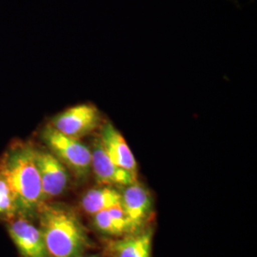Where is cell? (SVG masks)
<instances>
[{"label":"cell","mask_w":257,"mask_h":257,"mask_svg":"<svg viewBox=\"0 0 257 257\" xmlns=\"http://www.w3.org/2000/svg\"><path fill=\"white\" fill-rule=\"evenodd\" d=\"M0 174L9 185L19 214L26 218L37 215L43 196L36 147L30 143H15L0 159Z\"/></svg>","instance_id":"6da1fadb"},{"label":"cell","mask_w":257,"mask_h":257,"mask_svg":"<svg viewBox=\"0 0 257 257\" xmlns=\"http://www.w3.org/2000/svg\"><path fill=\"white\" fill-rule=\"evenodd\" d=\"M37 215L49 256L82 255L90 241L82 223L71 208L62 204L43 203Z\"/></svg>","instance_id":"7a4b0ae2"},{"label":"cell","mask_w":257,"mask_h":257,"mask_svg":"<svg viewBox=\"0 0 257 257\" xmlns=\"http://www.w3.org/2000/svg\"><path fill=\"white\" fill-rule=\"evenodd\" d=\"M49 151L78 179L85 180L92 172V153L79 139L67 137L51 125L41 133Z\"/></svg>","instance_id":"3957f363"},{"label":"cell","mask_w":257,"mask_h":257,"mask_svg":"<svg viewBox=\"0 0 257 257\" xmlns=\"http://www.w3.org/2000/svg\"><path fill=\"white\" fill-rule=\"evenodd\" d=\"M36 162L40 175L43 203L51 202L67 191L69 170L50 151L36 148Z\"/></svg>","instance_id":"277c9868"},{"label":"cell","mask_w":257,"mask_h":257,"mask_svg":"<svg viewBox=\"0 0 257 257\" xmlns=\"http://www.w3.org/2000/svg\"><path fill=\"white\" fill-rule=\"evenodd\" d=\"M100 113L92 104H79L57 114L51 126L67 137L81 139L98 126Z\"/></svg>","instance_id":"5b68a950"},{"label":"cell","mask_w":257,"mask_h":257,"mask_svg":"<svg viewBox=\"0 0 257 257\" xmlns=\"http://www.w3.org/2000/svg\"><path fill=\"white\" fill-rule=\"evenodd\" d=\"M91 153L92 172L98 184L124 188L138 181V175L116 165L110 159L102 147L99 138L94 141Z\"/></svg>","instance_id":"8992f818"},{"label":"cell","mask_w":257,"mask_h":257,"mask_svg":"<svg viewBox=\"0 0 257 257\" xmlns=\"http://www.w3.org/2000/svg\"><path fill=\"white\" fill-rule=\"evenodd\" d=\"M8 232L22 257H50L41 230L26 217L10 221Z\"/></svg>","instance_id":"52a82bcc"},{"label":"cell","mask_w":257,"mask_h":257,"mask_svg":"<svg viewBox=\"0 0 257 257\" xmlns=\"http://www.w3.org/2000/svg\"><path fill=\"white\" fill-rule=\"evenodd\" d=\"M121 207L136 229L139 230L153 212L152 193L138 180L124 187L121 192Z\"/></svg>","instance_id":"ba28073f"},{"label":"cell","mask_w":257,"mask_h":257,"mask_svg":"<svg viewBox=\"0 0 257 257\" xmlns=\"http://www.w3.org/2000/svg\"><path fill=\"white\" fill-rule=\"evenodd\" d=\"M99 140L110 159L121 168L138 175V163L125 138L110 122L103 125Z\"/></svg>","instance_id":"9c48e42d"},{"label":"cell","mask_w":257,"mask_h":257,"mask_svg":"<svg viewBox=\"0 0 257 257\" xmlns=\"http://www.w3.org/2000/svg\"><path fill=\"white\" fill-rule=\"evenodd\" d=\"M153 230H137L111 240L106 250L110 257H152Z\"/></svg>","instance_id":"30bf717a"},{"label":"cell","mask_w":257,"mask_h":257,"mask_svg":"<svg viewBox=\"0 0 257 257\" xmlns=\"http://www.w3.org/2000/svg\"><path fill=\"white\" fill-rule=\"evenodd\" d=\"M93 226L102 233L120 237L137 231L121 205L92 215Z\"/></svg>","instance_id":"8fae6325"},{"label":"cell","mask_w":257,"mask_h":257,"mask_svg":"<svg viewBox=\"0 0 257 257\" xmlns=\"http://www.w3.org/2000/svg\"><path fill=\"white\" fill-rule=\"evenodd\" d=\"M119 205H121V192L114 187L106 185H100L86 192L80 202L83 211L91 216Z\"/></svg>","instance_id":"7c38bea8"},{"label":"cell","mask_w":257,"mask_h":257,"mask_svg":"<svg viewBox=\"0 0 257 257\" xmlns=\"http://www.w3.org/2000/svg\"><path fill=\"white\" fill-rule=\"evenodd\" d=\"M19 214L18 207L9 185L0 174V217L13 219Z\"/></svg>","instance_id":"4fadbf2b"},{"label":"cell","mask_w":257,"mask_h":257,"mask_svg":"<svg viewBox=\"0 0 257 257\" xmlns=\"http://www.w3.org/2000/svg\"><path fill=\"white\" fill-rule=\"evenodd\" d=\"M77 257H99L98 255H88V256H84V255H80V256H77Z\"/></svg>","instance_id":"5bb4252c"}]
</instances>
